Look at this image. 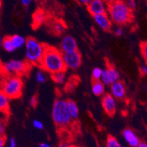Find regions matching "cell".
Masks as SVG:
<instances>
[{"label":"cell","instance_id":"7a4b0ae2","mask_svg":"<svg viewBox=\"0 0 147 147\" xmlns=\"http://www.w3.org/2000/svg\"><path fill=\"white\" fill-rule=\"evenodd\" d=\"M108 13L111 21L119 25L126 24L133 18L132 10L121 0L112 2L108 7Z\"/></svg>","mask_w":147,"mask_h":147},{"label":"cell","instance_id":"ba28073f","mask_svg":"<svg viewBox=\"0 0 147 147\" xmlns=\"http://www.w3.org/2000/svg\"><path fill=\"white\" fill-rule=\"evenodd\" d=\"M115 99L111 94H105L102 97V108L109 116H113L117 111V103Z\"/></svg>","mask_w":147,"mask_h":147},{"label":"cell","instance_id":"ac0fdd59","mask_svg":"<svg viewBox=\"0 0 147 147\" xmlns=\"http://www.w3.org/2000/svg\"><path fill=\"white\" fill-rule=\"evenodd\" d=\"M9 101L10 97L7 96L5 93L1 92L0 93V109L1 111L6 113L9 110Z\"/></svg>","mask_w":147,"mask_h":147},{"label":"cell","instance_id":"1f68e13d","mask_svg":"<svg viewBox=\"0 0 147 147\" xmlns=\"http://www.w3.org/2000/svg\"><path fill=\"white\" fill-rule=\"evenodd\" d=\"M114 32H115V34H116L117 36H121L123 34V29H121V28L118 27L115 29Z\"/></svg>","mask_w":147,"mask_h":147},{"label":"cell","instance_id":"9c48e42d","mask_svg":"<svg viewBox=\"0 0 147 147\" xmlns=\"http://www.w3.org/2000/svg\"><path fill=\"white\" fill-rule=\"evenodd\" d=\"M60 51L63 53L78 51V45L74 37L70 35L64 36L60 42Z\"/></svg>","mask_w":147,"mask_h":147},{"label":"cell","instance_id":"8d00e7d4","mask_svg":"<svg viewBox=\"0 0 147 147\" xmlns=\"http://www.w3.org/2000/svg\"><path fill=\"white\" fill-rule=\"evenodd\" d=\"M4 131H5V126H4L3 123L1 122V124H0V133H1V136H2Z\"/></svg>","mask_w":147,"mask_h":147},{"label":"cell","instance_id":"d590c367","mask_svg":"<svg viewBox=\"0 0 147 147\" xmlns=\"http://www.w3.org/2000/svg\"><path fill=\"white\" fill-rule=\"evenodd\" d=\"M59 147H71V146H70V144L69 143L63 141V142H61L59 144Z\"/></svg>","mask_w":147,"mask_h":147},{"label":"cell","instance_id":"4dcf8cb0","mask_svg":"<svg viewBox=\"0 0 147 147\" xmlns=\"http://www.w3.org/2000/svg\"><path fill=\"white\" fill-rule=\"evenodd\" d=\"M32 2V0H21V3L24 7L29 6Z\"/></svg>","mask_w":147,"mask_h":147},{"label":"cell","instance_id":"6da1fadb","mask_svg":"<svg viewBox=\"0 0 147 147\" xmlns=\"http://www.w3.org/2000/svg\"><path fill=\"white\" fill-rule=\"evenodd\" d=\"M40 67L51 75L65 71L67 67L64 61L63 53L56 48L46 45L45 54Z\"/></svg>","mask_w":147,"mask_h":147},{"label":"cell","instance_id":"4fadbf2b","mask_svg":"<svg viewBox=\"0 0 147 147\" xmlns=\"http://www.w3.org/2000/svg\"><path fill=\"white\" fill-rule=\"evenodd\" d=\"M122 136L124 139L126 141V142L131 147H136L141 142L140 139H139V138L138 137V136L136 134L134 131L133 129H129V128L125 129V130L123 131Z\"/></svg>","mask_w":147,"mask_h":147},{"label":"cell","instance_id":"52a82bcc","mask_svg":"<svg viewBox=\"0 0 147 147\" xmlns=\"http://www.w3.org/2000/svg\"><path fill=\"white\" fill-rule=\"evenodd\" d=\"M63 58L66 67L70 69H77L82 62V57L78 51L63 53Z\"/></svg>","mask_w":147,"mask_h":147},{"label":"cell","instance_id":"ffe728a7","mask_svg":"<svg viewBox=\"0 0 147 147\" xmlns=\"http://www.w3.org/2000/svg\"><path fill=\"white\" fill-rule=\"evenodd\" d=\"M1 43H2L3 49H5V51H6L7 52L12 53V52H14L15 51H16V49H15L14 46H13V44H12L10 36L2 38V40H1Z\"/></svg>","mask_w":147,"mask_h":147},{"label":"cell","instance_id":"836d02e7","mask_svg":"<svg viewBox=\"0 0 147 147\" xmlns=\"http://www.w3.org/2000/svg\"><path fill=\"white\" fill-rule=\"evenodd\" d=\"M9 147H16V142L13 138H11L10 141V146Z\"/></svg>","mask_w":147,"mask_h":147},{"label":"cell","instance_id":"2e32d148","mask_svg":"<svg viewBox=\"0 0 147 147\" xmlns=\"http://www.w3.org/2000/svg\"><path fill=\"white\" fill-rule=\"evenodd\" d=\"M67 101L68 110H69V114H70L72 117V119H77L78 117V114H79L78 105L73 100H67Z\"/></svg>","mask_w":147,"mask_h":147},{"label":"cell","instance_id":"5bb4252c","mask_svg":"<svg viewBox=\"0 0 147 147\" xmlns=\"http://www.w3.org/2000/svg\"><path fill=\"white\" fill-rule=\"evenodd\" d=\"M105 84L100 81V80H97V81H93L92 83V91L93 92V94L97 97H100V96H103L105 94Z\"/></svg>","mask_w":147,"mask_h":147},{"label":"cell","instance_id":"4316f807","mask_svg":"<svg viewBox=\"0 0 147 147\" xmlns=\"http://www.w3.org/2000/svg\"><path fill=\"white\" fill-rule=\"evenodd\" d=\"M32 125H33V126H34V127L36 128V129H43V127H44L43 124H42V121H40V120H37V119L34 120L32 122Z\"/></svg>","mask_w":147,"mask_h":147},{"label":"cell","instance_id":"7c38bea8","mask_svg":"<svg viewBox=\"0 0 147 147\" xmlns=\"http://www.w3.org/2000/svg\"><path fill=\"white\" fill-rule=\"evenodd\" d=\"M95 23L100 26V29L104 31H109L111 28V19L108 17L106 13L94 16Z\"/></svg>","mask_w":147,"mask_h":147},{"label":"cell","instance_id":"e575fe53","mask_svg":"<svg viewBox=\"0 0 147 147\" xmlns=\"http://www.w3.org/2000/svg\"><path fill=\"white\" fill-rule=\"evenodd\" d=\"M5 144V138L4 136H1L0 137V147H4Z\"/></svg>","mask_w":147,"mask_h":147},{"label":"cell","instance_id":"5b68a950","mask_svg":"<svg viewBox=\"0 0 147 147\" xmlns=\"http://www.w3.org/2000/svg\"><path fill=\"white\" fill-rule=\"evenodd\" d=\"M23 81L18 76H6L2 83V91L10 99L18 98L21 96Z\"/></svg>","mask_w":147,"mask_h":147},{"label":"cell","instance_id":"d6986e66","mask_svg":"<svg viewBox=\"0 0 147 147\" xmlns=\"http://www.w3.org/2000/svg\"><path fill=\"white\" fill-rule=\"evenodd\" d=\"M106 69L108 70V74H109V76H110L112 84L119 81V78H120L119 73V72L117 71V69H116L114 67L109 65H108V67H107Z\"/></svg>","mask_w":147,"mask_h":147},{"label":"cell","instance_id":"30bf717a","mask_svg":"<svg viewBox=\"0 0 147 147\" xmlns=\"http://www.w3.org/2000/svg\"><path fill=\"white\" fill-rule=\"evenodd\" d=\"M87 8L93 16L96 15L105 13L106 12V7L103 0H92L87 5Z\"/></svg>","mask_w":147,"mask_h":147},{"label":"cell","instance_id":"277c9868","mask_svg":"<svg viewBox=\"0 0 147 147\" xmlns=\"http://www.w3.org/2000/svg\"><path fill=\"white\" fill-rule=\"evenodd\" d=\"M52 119L59 127H66L70 124L72 117L68 110L67 100L61 99L55 100L52 108Z\"/></svg>","mask_w":147,"mask_h":147},{"label":"cell","instance_id":"3957f363","mask_svg":"<svg viewBox=\"0 0 147 147\" xmlns=\"http://www.w3.org/2000/svg\"><path fill=\"white\" fill-rule=\"evenodd\" d=\"M45 49L46 45L40 42L34 37H29L26 39L25 45L26 61L32 65L40 67L45 54Z\"/></svg>","mask_w":147,"mask_h":147},{"label":"cell","instance_id":"ab89813d","mask_svg":"<svg viewBox=\"0 0 147 147\" xmlns=\"http://www.w3.org/2000/svg\"><path fill=\"white\" fill-rule=\"evenodd\" d=\"M146 4H147V0H146Z\"/></svg>","mask_w":147,"mask_h":147},{"label":"cell","instance_id":"d4e9b609","mask_svg":"<svg viewBox=\"0 0 147 147\" xmlns=\"http://www.w3.org/2000/svg\"><path fill=\"white\" fill-rule=\"evenodd\" d=\"M141 48V52L142 57L145 61L146 64L147 65V42H142L140 45Z\"/></svg>","mask_w":147,"mask_h":147},{"label":"cell","instance_id":"44dd1931","mask_svg":"<svg viewBox=\"0 0 147 147\" xmlns=\"http://www.w3.org/2000/svg\"><path fill=\"white\" fill-rule=\"evenodd\" d=\"M66 26L61 21H55L52 25V30L56 34H61L65 32Z\"/></svg>","mask_w":147,"mask_h":147},{"label":"cell","instance_id":"603a6c76","mask_svg":"<svg viewBox=\"0 0 147 147\" xmlns=\"http://www.w3.org/2000/svg\"><path fill=\"white\" fill-rule=\"evenodd\" d=\"M106 147H121V146L116 138L110 136L107 138Z\"/></svg>","mask_w":147,"mask_h":147},{"label":"cell","instance_id":"9a60e30c","mask_svg":"<svg viewBox=\"0 0 147 147\" xmlns=\"http://www.w3.org/2000/svg\"><path fill=\"white\" fill-rule=\"evenodd\" d=\"M10 37L12 44L16 49V50L21 49L24 45H26V39H25V37H24L23 36L19 35V34H15V35L10 36Z\"/></svg>","mask_w":147,"mask_h":147},{"label":"cell","instance_id":"74e56055","mask_svg":"<svg viewBox=\"0 0 147 147\" xmlns=\"http://www.w3.org/2000/svg\"><path fill=\"white\" fill-rule=\"evenodd\" d=\"M136 147H147V143L144 142V141H141L140 144Z\"/></svg>","mask_w":147,"mask_h":147},{"label":"cell","instance_id":"f1b7e54d","mask_svg":"<svg viewBox=\"0 0 147 147\" xmlns=\"http://www.w3.org/2000/svg\"><path fill=\"white\" fill-rule=\"evenodd\" d=\"M29 105L32 108H35L36 105H37V98L36 96L32 97V98L30 99V101H29Z\"/></svg>","mask_w":147,"mask_h":147},{"label":"cell","instance_id":"484cf974","mask_svg":"<svg viewBox=\"0 0 147 147\" xmlns=\"http://www.w3.org/2000/svg\"><path fill=\"white\" fill-rule=\"evenodd\" d=\"M36 80L39 84H43L46 81V76L44 75L43 72L40 70L36 73Z\"/></svg>","mask_w":147,"mask_h":147},{"label":"cell","instance_id":"f35d334b","mask_svg":"<svg viewBox=\"0 0 147 147\" xmlns=\"http://www.w3.org/2000/svg\"><path fill=\"white\" fill-rule=\"evenodd\" d=\"M40 147H52L51 146L49 145L47 143H42V144H40Z\"/></svg>","mask_w":147,"mask_h":147},{"label":"cell","instance_id":"f546056e","mask_svg":"<svg viewBox=\"0 0 147 147\" xmlns=\"http://www.w3.org/2000/svg\"><path fill=\"white\" fill-rule=\"evenodd\" d=\"M140 73H141V74L142 76L147 75V65L141 66V67H140Z\"/></svg>","mask_w":147,"mask_h":147},{"label":"cell","instance_id":"d6a6232c","mask_svg":"<svg viewBox=\"0 0 147 147\" xmlns=\"http://www.w3.org/2000/svg\"><path fill=\"white\" fill-rule=\"evenodd\" d=\"M76 1H77L79 4H81V5H86V6H87V5L90 3L92 0H76Z\"/></svg>","mask_w":147,"mask_h":147},{"label":"cell","instance_id":"8992f818","mask_svg":"<svg viewBox=\"0 0 147 147\" xmlns=\"http://www.w3.org/2000/svg\"><path fill=\"white\" fill-rule=\"evenodd\" d=\"M30 64L28 61L12 59L2 64V70L5 76H21L28 72Z\"/></svg>","mask_w":147,"mask_h":147},{"label":"cell","instance_id":"e0dca14e","mask_svg":"<svg viewBox=\"0 0 147 147\" xmlns=\"http://www.w3.org/2000/svg\"><path fill=\"white\" fill-rule=\"evenodd\" d=\"M33 26L34 28L41 25L45 20V15L42 10H37L33 15Z\"/></svg>","mask_w":147,"mask_h":147},{"label":"cell","instance_id":"8fae6325","mask_svg":"<svg viewBox=\"0 0 147 147\" xmlns=\"http://www.w3.org/2000/svg\"><path fill=\"white\" fill-rule=\"evenodd\" d=\"M111 94L116 99L121 100L125 97L126 88L125 84L121 81H119L111 85Z\"/></svg>","mask_w":147,"mask_h":147},{"label":"cell","instance_id":"cb8c5ba5","mask_svg":"<svg viewBox=\"0 0 147 147\" xmlns=\"http://www.w3.org/2000/svg\"><path fill=\"white\" fill-rule=\"evenodd\" d=\"M102 69H100V67H94L92 70V76L93 81H97V80L101 79L102 75Z\"/></svg>","mask_w":147,"mask_h":147},{"label":"cell","instance_id":"7402d4cb","mask_svg":"<svg viewBox=\"0 0 147 147\" xmlns=\"http://www.w3.org/2000/svg\"><path fill=\"white\" fill-rule=\"evenodd\" d=\"M51 78L56 84H62L66 80V74L65 71L58 72L51 75Z\"/></svg>","mask_w":147,"mask_h":147},{"label":"cell","instance_id":"83f0119b","mask_svg":"<svg viewBox=\"0 0 147 147\" xmlns=\"http://www.w3.org/2000/svg\"><path fill=\"white\" fill-rule=\"evenodd\" d=\"M127 5L131 10H133L136 7V0H127Z\"/></svg>","mask_w":147,"mask_h":147}]
</instances>
